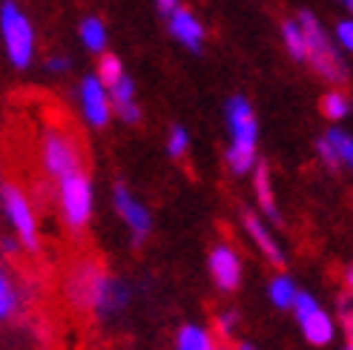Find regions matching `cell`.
<instances>
[{"mask_svg":"<svg viewBox=\"0 0 353 350\" xmlns=\"http://www.w3.org/2000/svg\"><path fill=\"white\" fill-rule=\"evenodd\" d=\"M227 121H230V132H233V144L227 150V164H230L233 172L241 175L256 167L259 124H256L253 107L241 95L230 98V103H227Z\"/></svg>","mask_w":353,"mask_h":350,"instance_id":"cell-1","label":"cell"},{"mask_svg":"<svg viewBox=\"0 0 353 350\" xmlns=\"http://www.w3.org/2000/svg\"><path fill=\"white\" fill-rule=\"evenodd\" d=\"M299 26H302V34H305V61L325 81H330L333 86H342L347 81L345 61L339 58V52L333 49V43L327 41V34H325L322 23L316 21V14L302 12L299 14Z\"/></svg>","mask_w":353,"mask_h":350,"instance_id":"cell-2","label":"cell"},{"mask_svg":"<svg viewBox=\"0 0 353 350\" xmlns=\"http://www.w3.org/2000/svg\"><path fill=\"white\" fill-rule=\"evenodd\" d=\"M0 34H3V46H6L12 66L26 69L34 55V29L14 0H3L0 3Z\"/></svg>","mask_w":353,"mask_h":350,"instance_id":"cell-3","label":"cell"},{"mask_svg":"<svg viewBox=\"0 0 353 350\" xmlns=\"http://www.w3.org/2000/svg\"><path fill=\"white\" fill-rule=\"evenodd\" d=\"M0 204H3V213L14 227V236L21 241V247L29 253H38L41 250V233H38V221H34L32 201L26 198L23 187L14 184V181H3L0 184Z\"/></svg>","mask_w":353,"mask_h":350,"instance_id":"cell-4","label":"cell"},{"mask_svg":"<svg viewBox=\"0 0 353 350\" xmlns=\"http://www.w3.org/2000/svg\"><path fill=\"white\" fill-rule=\"evenodd\" d=\"M58 201L61 216L69 224V230H83L92 218V181L83 169H75L58 181Z\"/></svg>","mask_w":353,"mask_h":350,"instance_id":"cell-5","label":"cell"},{"mask_svg":"<svg viewBox=\"0 0 353 350\" xmlns=\"http://www.w3.org/2000/svg\"><path fill=\"white\" fill-rule=\"evenodd\" d=\"M41 167L49 178L61 181L63 175L83 169L81 164V150L75 144V138L61 127H46L41 135Z\"/></svg>","mask_w":353,"mask_h":350,"instance_id":"cell-6","label":"cell"},{"mask_svg":"<svg viewBox=\"0 0 353 350\" xmlns=\"http://www.w3.org/2000/svg\"><path fill=\"white\" fill-rule=\"evenodd\" d=\"M290 307H293L299 325H302V333H305V339L310 344H316V347L330 344L336 327H333V319L319 307V302H316L310 293H296V299H293Z\"/></svg>","mask_w":353,"mask_h":350,"instance_id":"cell-7","label":"cell"},{"mask_svg":"<svg viewBox=\"0 0 353 350\" xmlns=\"http://www.w3.org/2000/svg\"><path fill=\"white\" fill-rule=\"evenodd\" d=\"M103 267L98 261H78V265L69 270V278H66V296L69 302L81 310H92L95 305V296H98V287L103 282Z\"/></svg>","mask_w":353,"mask_h":350,"instance_id":"cell-8","label":"cell"},{"mask_svg":"<svg viewBox=\"0 0 353 350\" xmlns=\"http://www.w3.org/2000/svg\"><path fill=\"white\" fill-rule=\"evenodd\" d=\"M81 110H83V118L90 121L92 127H107L110 124V115H112L110 90L95 75L81 81Z\"/></svg>","mask_w":353,"mask_h":350,"instance_id":"cell-9","label":"cell"},{"mask_svg":"<svg viewBox=\"0 0 353 350\" xmlns=\"http://www.w3.org/2000/svg\"><path fill=\"white\" fill-rule=\"evenodd\" d=\"M112 201H115V209H118V216L123 218V224L132 230V236H135V241H141L147 233H150V227H152V221H150V213H147V207L141 204L132 192L123 187V184H118L115 187V196H112Z\"/></svg>","mask_w":353,"mask_h":350,"instance_id":"cell-10","label":"cell"},{"mask_svg":"<svg viewBox=\"0 0 353 350\" xmlns=\"http://www.w3.org/2000/svg\"><path fill=\"white\" fill-rule=\"evenodd\" d=\"M210 273H213L216 285L221 290H236L239 282H241V265H239V256L227 247V244H219V247H213V253H210Z\"/></svg>","mask_w":353,"mask_h":350,"instance_id":"cell-11","label":"cell"},{"mask_svg":"<svg viewBox=\"0 0 353 350\" xmlns=\"http://www.w3.org/2000/svg\"><path fill=\"white\" fill-rule=\"evenodd\" d=\"M167 14H170V34L172 38L181 41L187 49L199 52L201 43H204V26L199 23V17L192 14L190 9H184V6H175Z\"/></svg>","mask_w":353,"mask_h":350,"instance_id":"cell-12","label":"cell"},{"mask_svg":"<svg viewBox=\"0 0 353 350\" xmlns=\"http://www.w3.org/2000/svg\"><path fill=\"white\" fill-rule=\"evenodd\" d=\"M110 103H112V110H115L123 121H127V124H135V121L141 118L138 101H135V83H132L127 75L110 86Z\"/></svg>","mask_w":353,"mask_h":350,"instance_id":"cell-13","label":"cell"},{"mask_svg":"<svg viewBox=\"0 0 353 350\" xmlns=\"http://www.w3.org/2000/svg\"><path fill=\"white\" fill-rule=\"evenodd\" d=\"M123 305H127V287H123L118 278L103 276V282H101V287H98V296H95L92 310L101 313V316H112V313H118Z\"/></svg>","mask_w":353,"mask_h":350,"instance_id":"cell-14","label":"cell"},{"mask_svg":"<svg viewBox=\"0 0 353 350\" xmlns=\"http://www.w3.org/2000/svg\"><path fill=\"white\" fill-rule=\"evenodd\" d=\"M244 227H247V233H250V238L256 241V247H259L264 256H268L270 265H276V267L285 265V256H281L279 244L273 241L270 230L261 224V218H259V216H253V213H244Z\"/></svg>","mask_w":353,"mask_h":350,"instance_id":"cell-15","label":"cell"},{"mask_svg":"<svg viewBox=\"0 0 353 350\" xmlns=\"http://www.w3.org/2000/svg\"><path fill=\"white\" fill-rule=\"evenodd\" d=\"M256 196L261 204V213L270 216L273 221H279V209H276V198H273V187H270V169L268 164L256 161Z\"/></svg>","mask_w":353,"mask_h":350,"instance_id":"cell-16","label":"cell"},{"mask_svg":"<svg viewBox=\"0 0 353 350\" xmlns=\"http://www.w3.org/2000/svg\"><path fill=\"white\" fill-rule=\"evenodd\" d=\"M17 307H21V293H17L12 276L0 267V322H9Z\"/></svg>","mask_w":353,"mask_h":350,"instance_id":"cell-17","label":"cell"},{"mask_svg":"<svg viewBox=\"0 0 353 350\" xmlns=\"http://www.w3.org/2000/svg\"><path fill=\"white\" fill-rule=\"evenodd\" d=\"M175 350H213V339L199 325H184L175 336Z\"/></svg>","mask_w":353,"mask_h":350,"instance_id":"cell-18","label":"cell"},{"mask_svg":"<svg viewBox=\"0 0 353 350\" xmlns=\"http://www.w3.org/2000/svg\"><path fill=\"white\" fill-rule=\"evenodd\" d=\"M81 41H83V46L90 52H103V49H107V29H103L101 17H83Z\"/></svg>","mask_w":353,"mask_h":350,"instance_id":"cell-19","label":"cell"},{"mask_svg":"<svg viewBox=\"0 0 353 350\" xmlns=\"http://www.w3.org/2000/svg\"><path fill=\"white\" fill-rule=\"evenodd\" d=\"M325 141L330 144L333 152H336V161L339 164H347L353 169V138L347 132H342V130H330L325 135Z\"/></svg>","mask_w":353,"mask_h":350,"instance_id":"cell-20","label":"cell"},{"mask_svg":"<svg viewBox=\"0 0 353 350\" xmlns=\"http://www.w3.org/2000/svg\"><path fill=\"white\" fill-rule=\"evenodd\" d=\"M95 78L103 83V86H107V90H110V86L115 83V81H121L123 78V66H121V61L112 55V52H101V58H98V69H95Z\"/></svg>","mask_w":353,"mask_h":350,"instance_id":"cell-21","label":"cell"},{"mask_svg":"<svg viewBox=\"0 0 353 350\" xmlns=\"http://www.w3.org/2000/svg\"><path fill=\"white\" fill-rule=\"evenodd\" d=\"M281 38H285V46H288V52L296 61H305V34H302L299 21H285L281 23Z\"/></svg>","mask_w":353,"mask_h":350,"instance_id":"cell-22","label":"cell"},{"mask_svg":"<svg viewBox=\"0 0 353 350\" xmlns=\"http://www.w3.org/2000/svg\"><path fill=\"white\" fill-rule=\"evenodd\" d=\"M322 112H325V118H330V121L345 118V115L350 112V98H347L342 90H330V92L322 98Z\"/></svg>","mask_w":353,"mask_h":350,"instance_id":"cell-23","label":"cell"},{"mask_svg":"<svg viewBox=\"0 0 353 350\" xmlns=\"http://www.w3.org/2000/svg\"><path fill=\"white\" fill-rule=\"evenodd\" d=\"M296 285H293V278L288 276H276L273 282H270V299L276 307H290L293 299H296Z\"/></svg>","mask_w":353,"mask_h":350,"instance_id":"cell-24","label":"cell"},{"mask_svg":"<svg viewBox=\"0 0 353 350\" xmlns=\"http://www.w3.org/2000/svg\"><path fill=\"white\" fill-rule=\"evenodd\" d=\"M187 147H190L187 130H184V127H172V130H170V138H167V152H170V158H184Z\"/></svg>","mask_w":353,"mask_h":350,"instance_id":"cell-25","label":"cell"},{"mask_svg":"<svg viewBox=\"0 0 353 350\" xmlns=\"http://www.w3.org/2000/svg\"><path fill=\"white\" fill-rule=\"evenodd\" d=\"M336 38L347 52H353V21H342L336 26Z\"/></svg>","mask_w":353,"mask_h":350,"instance_id":"cell-26","label":"cell"},{"mask_svg":"<svg viewBox=\"0 0 353 350\" xmlns=\"http://www.w3.org/2000/svg\"><path fill=\"white\" fill-rule=\"evenodd\" d=\"M339 319L345 322L347 336H350V342H353V307H350V299H342V305H339Z\"/></svg>","mask_w":353,"mask_h":350,"instance_id":"cell-27","label":"cell"},{"mask_svg":"<svg viewBox=\"0 0 353 350\" xmlns=\"http://www.w3.org/2000/svg\"><path fill=\"white\" fill-rule=\"evenodd\" d=\"M46 69H49V72H66V69H69V58L52 55V58H46Z\"/></svg>","mask_w":353,"mask_h":350,"instance_id":"cell-28","label":"cell"},{"mask_svg":"<svg viewBox=\"0 0 353 350\" xmlns=\"http://www.w3.org/2000/svg\"><path fill=\"white\" fill-rule=\"evenodd\" d=\"M319 155H322V161H325L327 167H339V161H336V152L330 150V144L325 141V138L319 141Z\"/></svg>","mask_w":353,"mask_h":350,"instance_id":"cell-29","label":"cell"},{"mask_svg":"<svg viewBox=\"0 0 353 350\" xmlns=\"http://www.w3.org/2000/svg\"><path fill=\"white\" fill-rule=\"evenodd\" d=\"M233 322H236V313H224V316L219 319L221 330H230V327H233Z\"/></svg>","mask_w":353,"mask_h":350,"instance_id":"cell-30","label":"cell"},{"mask_svg":"<svg viewBox=\"0 0 353 350\" xmlns=\"http://www.w3.org/2000/svg\"><path fill=\"white\" fill-rule=\"evenodd\" d=\"M155 3H158V9H161V12H172L175 6H179V0H155Z\"/></svg>","mask_w":353,"mask_h":350,"instance_id":"cell-31","label":"cell"},{"mask_svg":"<svg viewBox=\"0 0 353 350\" xmlns=\"http://www.w3.org/2000/svg\"><path fill=\"white\" fill-rule=\"evenodd\" d=\"M345 285H347V290L353 293V267H347V273H345Z\"/></svg>","mask_w":353,"mask_h":350,"instance_id":"cell-32","label":"cell"},{"mask_svg":"<svg viewBox=\"0 0 353 350\" xmlns=\"http://www.w3.org/2000/svg\"><path fill=\"white\" fill-rule=\"evenodd\" d=\"M339 3H345V9L353 14V0H339Z\"/></svg>","mask_w":353,"mask_h":350,"instance_id":"cell-33","label":"cell"},{"mask_svg":"<svg viewBox=\"0 0 353 350\" xmlns=\"http://www.w3.org/2000/svg\"><path fill=\"white\" fill-rule=\"evenodd\" d=\"M239 350H256V347H253L250 342H241V344H239Z\"/></svg>","mask_w":353,"mask_h":350,"instance_id":"cell-34","label":"cell"},{"mask_svg":"<svg viewBox=\"0 0 353 350\" xmlns=\"http://www.w3.org/2000/svg\"><path fill=\"white\" fill-rule=\"evenodd\" d=\"M345 350H353V342H350V344H347V347H345Z\"/></svg>","mask_w":353,"mask_h":350,"instance_id":"cell-35","label":"cell"}]
</instances>
